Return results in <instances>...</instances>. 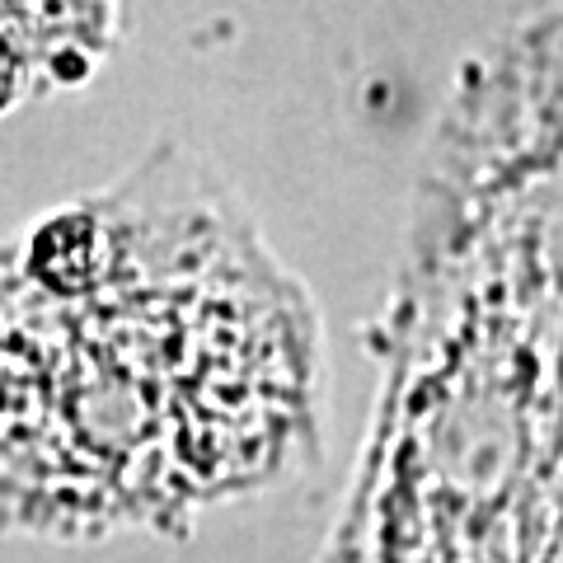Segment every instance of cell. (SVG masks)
Listing matches in <instances>:
<instances>
[{"instance_id":"obj_1","label":"cell","mask_w":563,"mask_h":563,"mask_svg":"<svg viewBox=\"0 0 563 563\" xmlns=\"http://www.w3.org/2000/svg\"><path fill=\"white\" fill-rule=\"evenodd\" d=\"M310 315L207 198L47 221L5 291V484L47 526L160 521L268 479L310 418Z\"/></svg>"},{"instance_id":"obj_2","label":"cell","mask_w":563,"mask_h":563,"mask_svg":"<svg viewBox=\"0 0 563 563\" xmlns=\"http://www.w3.org/2000/svg\"><path fill=\"white\" fill-rule=\"evenodd\" d=\"M5 10V80L19 85V94H33L61 76L66 57L90 61V52L104 43L113 0H5Z\"/></svg>"}]
</instances>
